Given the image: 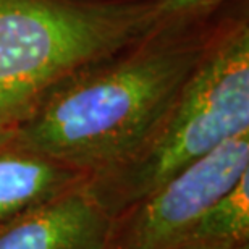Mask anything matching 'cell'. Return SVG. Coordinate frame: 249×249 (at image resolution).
Returning <instances> with one entry per match:
<instances>
[{
  "instance_id": "3957f363",
  "label": "cell",
  "mask_w": 249,
  "mask_h": 249,
  "mask_svg": "<svg viewBox=\"0 0 249 249\" xmlns=\"http://www.w3.org/2000/svg\"><path fill=\"white\" fill-rule=\"evenodd\" d=\"M152 28V0H0V131L78 70Z\"/></svg>"
},
{
  "instance_id": "5b68a950",
  "label": "cell",
  "mask_w": 249,
  "mask_h": 249,
  "mask_svg": "<svg viewBox=\"0 0 249 249\" xmlns=\"http://www.w3.org/2000/svg\"><path fill=\"white\" fill-rule=\"evenodd\" d=\"M110 215L86 188L0 222V249H102Z\"/></svg>"
},
{
  "instance_id": "52a82bcc",
  "label": "cell",
  "mask_w": 249,
  "mask_h": 249,
  "mask_svg": "<svg viewBox=\"0 0 249 249\" xmlns=\"http://www.w3.org/2000/svg\"><path fill=\"white\" fill-rule=\"evenodd\" d=\"M180 249H249V170L207 209Z\"/></svg>"
},
{
  "instance_id": "7a4b0ae2",
  "label": "cell",
  "mask_w": 249,
  "mask_h": 249,
  "mask_svg": "<svg viewBox=\"0 0 249 249\" xmlns=\"http://www.w3.org/2000/svg\"><path fill=\"white\" fill-rule=\"evenodd\" d=\"M249 129L248 2L231 7L220 34L142 139L89 175L86 191L110 218Z\"/></svg>"
},
{
  "instance_id": "ba28073f",
  "label": "cell",
  "mask_w": 249,
  "mask_h": 249,
  "mask_svg": "<svg viewBox=\"0 0 249 249\" xmlns=\"http://www.w3.org/2000/svg\"><path fill=\"white\" fill-rule=\"evenodd\" d=\"M228 3L230 0H152V28L211 18Z\"/></svg>"
},
{
  "instance_id": "277c9868",
  "label": "cell",
  "mask_w": 249,
  "mask_h": 249,
  "mask_svg": "<svg viewBox=\"0 0 249 249\" xmlns=\"http://www.w3.org/2000/svg\"><path fill=\"white\" fill-rule=\"evenodd\" d=\"M249 170V129L110 218L102 249H180L223 194Z\"/></svg>"
},
{
  "instance_id": "6da1fadb",
  "label": "cell",
  "mask_w": 249,
  "mask_h": 249,
  "mask_svg": "<svg viewBox=\"0 0 249 249\" xmlns=\"http://www.w3.org/2000/svg\"><path fill=\"white\" fill-rule=\"evenodd\" d=\"M231 7L199 21L154 26L78 70L15 131L89 175L117 162L141 141L206 57Z\"/></svg>"
},
{
  "instance_id": "8992f818",
  "label": "cell",
  "mask_w": 249,
  "mask_h": 249,
  "mask_svg": "<svg viewBox=\"0 0 249 249\" xmlns=\"http://www.w3.org/2000/svg\"><path fill=\"white\" fill-rule=\"evenodd\" d=\"M89 173L0 131V222L83 186Z\"/></svg>"
}]
</instances>
